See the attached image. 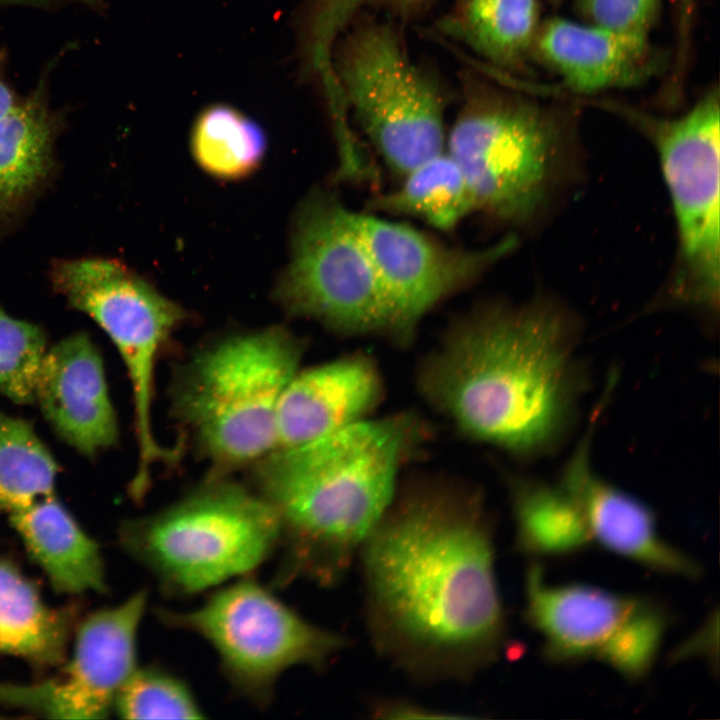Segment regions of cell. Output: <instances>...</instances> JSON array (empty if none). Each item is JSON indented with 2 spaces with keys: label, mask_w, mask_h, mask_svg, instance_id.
<instances>
[{
  "label": "cell",
  "mask_w": 720,
  "mask_h": 720,
  "mask_svg": "<svg viewBox=\"0 0 720 720\" xmlns=\"http://www.w3.org/2000/svg\"><path fill=\"white\" fill-rule=\"evenodd\" d=\"M361 558L375 649L417 680H466L503 652L494 526L479 494L422 485L396 496Z\"/></svg>",
  "instance_id": "1"
},
{
  "label": "cell",
  "mask_w": 720,
  "mask_h": 720,
  "mask_svg": "<svg viewBox=\"0 0 720 720\" xmlns=\"http://www.w3.org/2000/svg\"><path fill=\"white\" fill-rule=\"evenodd\" d=\"M558 306L491 304L457 320L425 360L421 391L464 435L531 458L567 435L586 376Z\"/></svg>",
  "instance_id": "2"
},
{
  "label": "cell",
  "mask_w": 720,
  "mask_h": 720,
  "mask_svg": "<svg viewBox=\"0 0 720 720\" xmlns=\"http://www.w3.org/2000/svg\"><path fill=\"white\" fill-rule=\"evenodd\" d=\"M417 424L402 414L364 418L266 456L260 495L280 521L279 583L331 586L343 578L396 496Z\"/></svg>",
  "instance_id": "3"
},
{
  "label": "cell",
  "mask_w": 720,
  "mask_h": 720,
  "mask_svg": "<svg viewBox=\"0 0 720 720\" xmlns=\"http://www.w3.org/2000/svg\"><path fill=\"white\" fill-rule=\"evenodd\" d=\"M119 542L164 592L194 595L259 567L279 547L280 521L261 495L220 483L126 521Z\"/></svg>",
  "instance_id": "4"
},
{
  "label": "cell",
  "mask_w": 720,
  "mask_h": 720,
  "mask_svg": "<svg viewBox=\"0 0 720 720\" xmlns=\"http://www.w3.org/2000/svg\"><path fill=\"white\" fill-rule=\"evenodd\" d=\"M300 358V344L280 327L228 337L194 358L176 408L210 458L245 464L277 448L280 401Z\"/></svg>",
  "instance_id": "5"
},
{
  "label": "cell",
  "mask_w": 720,
  "mask_h": 720,
  "mask_svg": "<svg viewBox=\"0 0 720 720\" xmlns=\"http://www.w3.org/2000/svg\"><path fill=\"white\" fill-rule=\"evenodd\" d=\"M168 627L198 635L214 649L231 686L256 705L271 701L281 674L296 666L321 669L347 645L252 579L212 594L189 611L156 610Z\"/></svg>",
  "instance_id": "6"
},
{
  "label": "cell",
  "mask_w": 720,
  "mask_h": 720,
  "mask_svg": "<svg viewBox=\"0 0 720 720\" xmlns=\"http://www.w3.org/2000/svg\"><path fill=\"white\" fill-rule=\"evenodd\" d=\"M275 296L288 313L338 333L390 334L387 297L353 212L321 189L296 210L290 259Z\"/></svg>",
  "instance_id": "7"
},
{
  "label": "cell",
  "mask_w": 720,
  "mask_h": 720,
  "mask_svg": "<svg viewBox=\"0 0 720 720\" xmlns=\"http://www.w3.org/2000/svg\"><path fill=\"white\" fill-rule=\"evenodd\" d=\"M719 107L713 89L677 118L620 109L654 144L671 196L679 243L673 296L709 313L718 311L720 290Z\"/></svg>",
  "instance_id": "8"
},
{
  "label": "cell",
  "mask_w": 720,
  "mask_h": 720,
  "mask_svg": "<svg viewBox=\"0 0 720 720\" xmlns=\"http://www.w3.org/2000/svg\"><path fill=\"white\" fill-rule=\"evenodd\" d=\"M558 128L533 103L472 97L457 117L446 151L463 172L476 210L520 223L543 205L559 152Z\"/></svg>",
  "instance_id": "9"
},
{
  "label": "cell",
  "mask_w": 720,
  "mask_h": 720,
  "mask_svg": "<svg viewBox=\"0 0 720 720\" xmlns=\"http://www.w3.org/2000/svg\"><path fill=\"white\" fill-rule=\"evenodd\" d=\"M334 69L349 112L392 172L403 177L445 151L442 98L389 27L354 32Z\"/></svg>",
  "instance_id": "10"
},
{
  "label": "cell",
  "mask_w": 720,
  "mask_h": 720,
  "mask_svg": "<svg viewBox=\"0 0 720 720\" xmlns=\"http://www.w3.org/2000/svg\"><path fill=\"white\" fill-rule=\"evenodd\" d=\"M72 308L87 314L111 339L131 384L138 449L131 490L144 493L157 461L171 456L153 429L156 362L184 310L118 260L84 257L64 272L60 286Z\"/></svg>",
  "instance_id": "11"
},
{
  "label": "cell",
  "mask_w": 720,
  "mask_h": 720,
  "mask_svg": "<svg viewBox=\"0 0 720 720\" xmlns=\"http://www.w3.org/2000/svg\"><path fill=\"white\" fill-rule=\"evenodd\" d=\"M524 592V616L550 661L596 659L628 680L652 668L669 624L655 601L587 584H552L536 563L528 567Z\"/></svg>",
  "instance_id": "12"
},
{
  "label": "cell",
  "mask_w": 720,
  "mask_h": 720,
  "mask_svg": "<svg viewBox=\"0 0 720 720\" xmlns=\"http://www.w3.org/2000/svg\"><path fill=\"white\" fill-rule=\"evenodd\" d=\"M353 218L387 297L390 335L402 343L438 303L478 280L517 243L508 236L483 248L451 247L401 222L355 212Z\"/></svg>",
  "instance_id": "13"
},
{
  "label": "cell",
  "mask_w": 720,
  "mask_h": 720,
  "mask_svg": "<svg viewBox=\"0 0 720 720\" xmlns=\"http://www.w3.org/2000/svg\"><path fill=\"white\" fill-rule=\"evenodd\" d=\"M147 592L96 611L80 624L73 656L53 678L32 684L0 682V704L46 718L102 719L137 667V634Z\"/></svg>",
  "instance_id": "14"
},
{
  "label": "cell",
  "mask_w": 720,
  "mask_h": 720,
  "mask_svg": "<svg viewBox=\"0 0 720 720\" xmlns=\"http://www.w3.org/2000/svg\"><path fill=\"white\" fill-rule=\"evenodd\" d=\"M594 423L566 463L559 482L578 507L590 541L661 573L700 576L698 563L661 536L647 504L594 471L590 456Z\"/></svg>",
  "instance_id": "15"
},
{
  "label": "cell",
  "mask_w": 720,
  "mask_h": 720,
  "mask_svg": "<svg viewBox=\"0 0 720 720\" xmlns=\"http://www.w3.org/2000/svg\"><path fill=\"white\" fill-rule=\"evenodd\" d=\"M35 402L56 434L84 456L93 457L118 439L103 361L86 333L47 349Z\"/></svg>",
  "instance_id": "16"
},
{
  "label": "cell",
  "mask_w": 720,
  "mask_h": 720,
  "mask_svg": "<svg viewBox=\"0 0 720 720\" xmlns=\"http://www.w3.org/2000/svg\"><path fill=\"white\" fill-rule=\"evenodd\" d=\"M534 46L563 82L582 94L639 85L663 64L648 35L564 18L541 25Z\"/></svg>",
  "instance_id": "17"
},
{
  "label": "cell",
  "mask_w": 720,
  "mask_h": 720,
  "mask_svg": "<svg viewBox=\"0 0 720 720\" xmlns=\"http://www.w3.org/2000/svg\"><path fill=\"white\" fill-rule=\"evenodd\" d=\"M381 395L378 369L362 354L298 371L280 401L277 448L314 441L366 418Z\"/></svg>",
  "instance_id": "18"
},
{
  "label": "cell",
  "mask_w": 720,
  "mask_h": 720,
  "mask_svg": "<svg viewBox=\"0 0 720 720\" xmlns=\"http://www.w3.org/2000/svg\"><path fill=\"white\" fill-rule=\"evenodd\" d=\"M8 517L27 552L57 592L106 591L104 562L98 544L55 494Z\"/></svg>",
  "instance_id": "19"
},
{
  "label": "cell",
  "mask_w": 720,
  "mask_h": 720,
  "mask_svg": "<svg viewBox=\"0 0 720 720\" xmlns=\"http://www.w3.org/2000/svg\"><path fill=\"white\" fill-rule=\"evenodd\" d=\"M60 128L42 83L0 119V226L13 221L47 180Z\"/></svg>",
  "instance_id": "20"
},
{
  "label": "cell",
  "mask_w": 720,
  "mask_h": 720,
  "mask_svg": "<svg viewBox=\"0 0 720 720\" xmlns=\"http://www.w3.org/2000/svg\"><path fill=\"white\" fill-rule=\"evenodd\" d=\"M75 616L72 607L48 606L34 583L0 558V654L39 668L60 664Z\"/></svg>",
  "instance_id": "21"
},
{
  "label": "cell",
  "mask_w": 720,
  "mask_h": 720,
  "mask_svg": "<svg viewBox=\"0 0 720 720\" xmlns=\"http://www.w3.org/2000/svg\"><path fill=\"white\" fill-rule=\"evenodd\" d=\"M402 179L397 189L372 198L371 209L419 218L441 231L455 229L476 211L466 178L446 150L415 167Z\"/></svg>",
  "instance_id": "22"
},
{
  "label": "cell",
  "mask_w": 720,
  "mask_h": 720,
  "mask_svg": "<svg viewBox=\"0 0 720 720\" xmlns=\"http://www.w3.org/2000/svg\"><path fill=\"white\" fill-rule=\"evenodd\" d=\"M517 546L531 555H562L590 542L581 513L558 484L517 478L510 482Z\"/></svg>",
  "instance_id": "23"
},
{
  "label": "cell",
  "mask_w": 720,
  "mask_h": 720,
  "mask_svg": "<svg viewBox=\"0 0 720 720\" xmlns=\"http://www.w3.org/2000/svg\"><path fill=\"white\" fill-rule=\"evenodd\" d=\"M199 167L220 180H240L261 165L267 139L262 127L238 109L213 104L196 117L190 137Z\"/></svg>",
  "instance_id": "24"
},
{
  "label": "cell",
  "mask_w": 720,
  "mask_h": 720,
  "mask_svg": "<svg viewBox=\"0 0 720 720\" xmlns=\"http://www.w3.org/2000/svg\"><path fill=\"white\" fill-rule=\"evenodd\" d=\"M57 472L32 425L0 409V512L10 515L55 494Z\"/></svg>",
  "instance_id": "25"
},
{
  "label": "cell",
  "mask_w": 720,
  "mask_h": 720,
  "mask_svg": "<svg viewBox=\"0 0 720 720\" xmlns=\"http://www.w3.org/2000/svg\"><path fill=\"white\" fill-rule=\"evenodd\" d=\"M458 26L480 54L516 66L534 45L539 30L538 0H466Z\"/></svg>",
  "instance_id": "26"
},
{
  "label": "cell",
  "mask_w": 720,
  "mask_h": 720,
  "mask_svg": "<svg viewBox=\"0 0 720 720\" xmlns=\"http://www.w3.org/2000/svg\"><path fill=\"white\" fill-rule=\"evenodd\" d=\"M113 712L125 719H200L202 709L186 683L159 667H136L120 688Z\"/></svg>",
  "instance_id": "27"
},
{
  "label": "cell",
  "mask_w": 720,
  "mask_h": 720,
  "mask_svg": "<svg viewBox=\"0 0 720 720\" xmlns=\"http://www.w3.org/2000/svg\"><path fill=\"white\" fill-rule=\"evenodd\" d=\"M47 351L39 326L0 308V393L16 404L35 402V390Z\"/></svg>",
  "instance_id": "28"
},
{
  "label": "cell",
  "mask_w": 720,
  "mask_h": 720,
  "mask_svg": "<svg viewBox=\"0 0 720 720\" xmlns=\"http://www.w3.org/2000/svg\"><path fill=\"white\" fill-rule=\"evenodd\" d=\"M661 0H579L590 23L611 29L648 35Z\"/></svg>",
  "instance_id": "29"
},
{
  "label": "cell",
  "mask_w": 720,
  "mask_h": 720,
  "mask_svg": "<svg viewBox=\"0 0 720 720\" xmlns=\"http://www.w3.org/2000/svg\"><path fill=\"white\" fill-rule=\"evenodd\" d=\"M372 1L375 0H315L313 14L323 29L338 34L363 5Z\"/></svg>",
  "instance_id": "30"
},
{
  "label": "cell",
  "mask_w": 720,
  "mask_h": 720,
  "mask_svg": "<svg viewBox=\"0 0 720 720\" xmlns=\"http://www.w3.org/2000/svg\"><path fill=\"white\" fill-rule=\"evenodd\" d=\"M373 712L386 719L463 718V715L435 711L404 700H385L374 705Z\"/></svg>",
  "instance_id": "31"
},
{
  "label": "cell",
  "mask_w": 720,
  "mask_h": 720,
  "mask_svg": "<svg viewBox=\"0 0 720 720\" xmlns=\"http://www.w3.org/2000/svg\"><path fill=\"white\" fill-rule=\"evenodd\" d=\"M18 99L7 81L3 57L0 54V119L13 108Z\"/></svg>",
  "instance_id": "32"
},
{
  "label": "cell",
  "mask_w": 720,
  "mask_h": 720,
  "mask_svg": "<svg viewBox=\"0 0 720 720\" xmlns=\"http://www.w3.org/2000/svg\"><path fill=\"white\" fill-rule=\"evenodd\" d=\"M68 0H0V7L24 6L32 8H58L66 4Z\"/></svg>",
  "instance_id": "33"
}]
</instances>
